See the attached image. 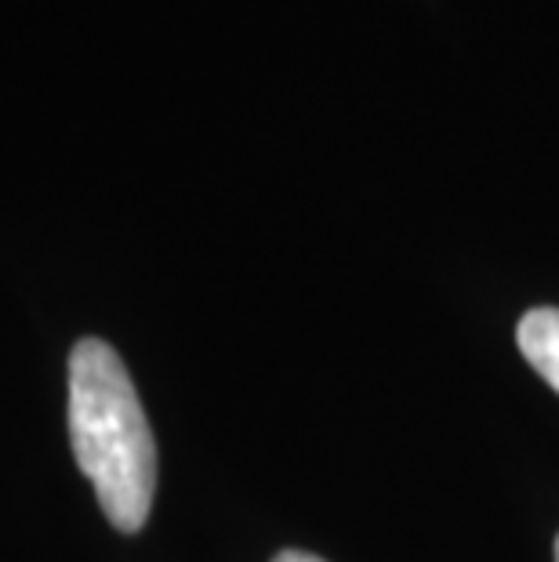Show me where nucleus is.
<instances>
[{"mask_svg": "<svg viewBox=\"0 0 559 562\" xmlns=\"http://www.w3.org/2000/svg\"><path fill=\"white\" fill-rule=\"evenodd\" d=\"M272 562H324V559H316V555H309V552H280Z\"/></svg>", "mask_w": 559, "mask_h": 562, "instance_id": "7ed1b4c3", "label": "nucleus"}, {"mask_svg": "<svg viewBox=\"0 0 559 562\" xmlns=\"http://www.w3.org/2000/svg\"><path fill=\"white\" fill-rule=\"evenodd\" d=\"M519 352L559 392V308H530L516 327Z\"/></svg>", "mask_w": 559, "mask_h": 562, "instance_id": "f03ea898", "label": "nucleus"}, {"mask_svg": "<svg viewBox=\"0 0 559 562\" xmlns=\"http://www.w3.org/2000/svg\"><path fill=\"white\" fill-rule=\"evenodd\" d=\"M69 442L105 519L138 533L157 494V442L124 360L99 338L69 352Z\"/></svg>", "mask_w": 559, "mask_h": 562, "instance_id": "f257e3e1", "label": "nucleus"}, {"mask_svg": "<svg viewBox=\"0 0 559 562\" xmlns=\"http://www.w3.org/2000/svg\"><path fill=\"white\" fill-rule=\"evenodd\" d=\"M556 562H559V537H556Z\"/></svg>", "mask_w": 559, "mask_h": 562, "instance_id": "20e7f679", "label": "nucleus"}]
</instances>
